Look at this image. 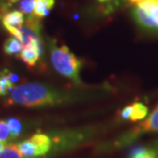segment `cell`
I'll return each instance as SVG.
<instances>
[{"instance_id": "obj_1", "label": "cell", "mask_w": 158, "mask_h": 158, "mask_svg": "<svg viewBox=\"0 0 158 158\" xmlns=\"http://www.w3.org/2000/svg\"><path fill=\"white\" fill-rule=\"evenodd\" d=\"M72 101L74 98L69 93L38 82L18 85L6 99L8 105H20L27 108L58 106Z\"/></svg>"}, {"instance_id": "obj_2", "label": "cell", "mask_w": 158, "mask_h": 158, "mask_svg": "<svg viewBox=\"0 0 158 158\" xmlns=\"http://www.w3.org/2000/svg\"><path fill=\"white\" fill-rule=\"evenodd\" d=\"M50 62L55 70L62 76L70 79L76 84H81L80 70L82 61L78 59L66 45H53L50 50Z\"/></svg>"}, {"instance_id": "obj_3", "label": "cell", "mask_w": 158, "mask_h": 158, "mask_svg": "<svg viewBox=\"0 0 158 158\" xmlns=\"http://www.w3.org/2000/svg\"><path fill=\"white\" fill-rule=\"evenodd\" d=\"M132 17L141 29L158 36V0H145L137 3Z\"/></svg>"}, {"instance_id": "obj_4", "label": "cell", "mask_w": 158, "mask_h": 158, "mask_svg": "<svg viewBox=\"0 0 158 158\" xmlns=\"http://www.w3.org/2000/svg\"><path fill=\"white\" fill-rule=\"evenodd\" d=\"M17 145L24 158L48 157L50 151L53 148L52 137L42 132L34 134L29 139H26Z\"/></svg>"}, {"instance_id": "obj_5", "label": "cell", "mask_w": 158, "mask_h": 158, "mask_svg": "<svg viewBox=\"0 0 158 158\" xmlns=\"http://www.w3.org/2000/svg\"><path fill=\"white\" fill-rule=\"evenodd\" d=\"M154 131H158V106L153 110V112L151 113L149 117L145 119L140 125L132 129L131 132L123 135L118 141H116V145L122 146V145H125L129 143V142H131L134 139L141 135L142 134Z\"/></svg>"}, {"instance_id": "obj_6", "label": "cell", "mask_w": 158, "mask_h": 158, "mask_svg": "<svg viewBox=\"0 0 158 158\" xmlns=\"http://www.w3.org/2000/svg\"><path fill=\"white\" fill-rule=\"evenodd\" d=\"M25 15L20 10H11L3 15L2 17V26L4 29L10 33L12 36L21 40V28L25 24Z\"/></svg>"}, {"instance_id": "obj_7", "label": "cell", "mask_w": 158, "mask_h": 158, "mask_svg": "<svg viewBox=\"0 0 158 158\" xmlns=\"http://www.w3.org/2000/svg\"><path fill=\"white\" fill-rule=\"evenodd\" d=\"M42 52V41H41V39H38L24 45L19 58L29 67H34L40 60Z\"/></svg>"}, {"instance_id": "obj_8", "label": "cell", "mask_w": 158, "mask_h": 158, "mask_svg": "<svg viewBox=\"0 0 158 158\" xmlns=\"http://www.w3.org/2000/svg\"><path fill=\"white\" fill-rule=\"evenodd\" d=\"M148 114V108L142 103H134L131 105L124 107L120 112V117L123 120L138 121L146 118Z\"/></svg>"}, {"instance_id": "obj_9", "label": "cell", "mask_w": 158, "mask_h": 158, "mask_svg": "<svg viewBox=\"0 0 158 158\" xmlns=\"http://www.w3.org/2000/svg\"><path fill=\"white\" fill-rule=\"evenodd\" d=\"M23 43L15 37H9L3 43V52L8 56H20L23 49Z\"/></svg>"}, {"instance_id": "obj_10", "label": "cell", "mask_w": 158, "mask_h": 158, "mask_svg": "<svg viewBox=\"0 0 158 158\" xmlns=\"http://www.w3.org/2000/svg\"><path fill=\"white\" fill-rule=\"evenodd\" d=\"M14 83L10 79V71L7 69H3L0 71V96H6L10 94L14 89Z\"/></svg>"}, {"instance_id": "obj_11", "label": "cell", "mask_w": 158, "mask_h": 158, "mask_svg": "<svg viewBox=\"0 0 158 158\" xmlns=\"http://www.w3.org/2000/svg\"><path fill=\"white\" fill-rule=\"evenodd\" d=\"M53 5H55V0H36L34 15L38 19L47 17Z\"/></svg>"}, {"instance_id": "obj_12", "label": "cell", "mask_w": 158, "mask_h": 158, "mask_svg": "<svg viewBox=\"0 0 158 158\" xmlns=\"http://www.w3.org/2000/svg\"><path fill=\"white\" fill-rule=\"evenodd\" d=\"M36 0H20L19 3V10L23 12L27 18L35 17L34 15V9H35Z\"/></svg>"}, {"instance_id": "obj_13", "label": "cell", "mask_w": 158, "mask_h": 158, "mask_svg": "<svg viewBox=\"0 0 158 158\" xmlns=\"http://www.w3.org/2000/svg\"><path fill=\"white\" fill-rule=\"evenodd\" d=\"M0 158H24V157L22 156L17 144L7 143L3 151L0 152Z\"/></svg>"}, {"instance_id": "obj_14", "label": "cell", "mask_w": 158, "mask_h": 158, "mask_svg": "<svg viewBox=\"0 0 158 158\" xmlns=\"http://www.w3.org/2000/svg\"><path fill=\"white\" fill-rule=\"evenodd\" d=\"M6 123H7L9 131H10V135H11V140H15L17 139L19 135L22 134V129H23V126H22V122L19 119L15 118V117H9L5 120Z\"/></svg>"}, {"instance_id": "obj_15", "label": "cell", "mask_w": 158, "mask_h": 158, "mask_svg": "<svg viewBox=\"0 0 158 158\" xmlns=\"http://www.w3.org/2000/svg\"><path fill=\"white\" fill-rule=\"evenodd\" d=\"M9 140H11V135L7 123L5 120H0V141L7 143Z\"/></svg>"}, {"instance_id": "obj_16", "label": "cell", "mask_w": 158, "mask_h": 158, "mask_svg": "<svg viewBox=\"0 0 158 158\" xmlns=\"http://www.w3.org/2000/svg\"><path fill=\"white\" fill-rule=\"evenodd\" d=\"M10 79H11V82L14 84H15L17 82L19 81V76H18V74H15V73H11L10 72Z\"/></svg>"}, {"instance_id": "obj_17", "label": "cell", "mask_w": 158, "mask_h": 158, "mask_svg": "<svg viewBox=\"0 0 158 158\" xmlns=\"http://www.w3.org/2000/svg\"><path fill=\"white\" fill-rule=\"evenodd\" d=\"M6 145H7V143H6V142H1V141H0V152H1V151H3V149L5 148Z\"/></svg>"}, {"instance_id": "obj_18", "label": "cell", "mask_w": 158, "mask_h": 158, "mask_svg": "<svg viewBox=\"0 0 158 158\" xmlns=\"http://www.w3.org/2000/svg\"><path fill=\"white\" fill-rule=\"evenodd\" d=\"M129 2H132V3H135V4H137V3H139V2H142V1H145V0H128Z\"/></svg>"}, {"instance_id": "obj_19", "label": "cell", "mask_w": 158, "mask_h": 158, "mask_svg": "<svg viewBox=\"0 0 158 158\" xmlns=\"http://www.w3.org/2000/svg\"><path fill=\"white\" fill-rule=\"evenodd\" d=\"M6 1H8V2H15V1H19V0H6Z\"/></svg>"}, {"instance_id": "obj_20", "label": "cell", "mask_w": 158, "mask_h": 158, "mask_svg": "<svg viewBox=\"0 0 158 158\" xmlns=\"http://www.w3.org/2000/svg\"><path fill=\"white\" fill-rule=\"evenodd\" d=\"M98 1H101V2H106V1H108V0H98Z\"/></svg>"}]
</instances>
